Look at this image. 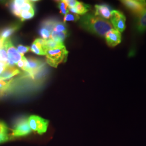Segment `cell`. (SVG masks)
Returning <instances> with one entry per match:
<instances>
[{"label": "cell", "instance_id": "16", "mask_svg": "<svg viewBox=\"0 0 146 146\" xmlns=\"http://www.w3.org/2000/svg\"><path fill=\"white\" fill-rule=\"evenodd\" d=\"M135 29L140 34H143L146 31V11L142 15L136 18Z\"/></svg>", "mask_w": 146, "mask_h": 146}, {"label": "cell", "instance_id": "8", "mask_svg": "<svg viewBox=\"0 0 146 146\" xmlns=\"http://www.w3.org/2000/svg\"><path fill=\"white\" fill-rule=\"evenodd\" d=\"M43 65V64L41 60L35 58H29L27 59L26 67L23 70L33 77L41 69Z\"/></svg>", "mask_w": 146, "mask_h": 146}, {"label": "cell", "instance_id": "22", "mask_svg": "<svg viewBox=\"0 0 146 146\" xmlns=\"http://www.w3.org/2000/svg\"><path fill=\"white\" fill-rule=\"evenodd\" d=\"M58 7L60 9V12L62 15H66L69 13L68 6L64 1H60L58 2Z\"/></svg>", "mask_w": 146, "mask_h": 146}, {"label": "cell", "instance_id": "1", "mask_svg": "<svg viewBox=\"0 0 146 146\" xmlns=\"http://www.w3.org/2000/svg\"><path fill=\"white\" fill-rule=\"evenodd\" d=\"M80 26L84 30L100 37L105 36L113 29L108 20L91 14H85L80 18Z\"/></svg>", "mask_w": 146, "mask_h": 146}, {"label": "cell", "instance_id": "27", "mask_svg": "<svg viewBox=\"0 0 146 146\" xmlns=\"http://www.w3.org/2000/svg\"><path fill=\"white\" fill-rule=\"evenodd\" d=\"M64 2L68 6V8L75 7L78 3V1L75 0H66Z\"/></svg>", "mask_w": 146, "mask_h": 146}, {"label": "cell", "instance_id": "28", "mask_svg": "<svg viewBox=\"0 0 146 146\" xmlns=\"http://www.w3.org/2000/svg\"><path fill=\"white\" fill-rule=\"evenodd\" d=\"M9 66L5 63L0 62V74L2 73Z\"/></svg>", "mask_w": 146, "mask_h": 146}, {"label": "cell", "instance_id": "20", "mask_svg": "<svg viewBox=\"0 0 146 146\" xmlns=\"http://www.w3.org/2000/svg\"><path fill=\"white\" fill-rule=\"evenodd\" d=\"M67 31L64 32H56V31H52L50 38L53 40L57 41V42H63L64 40L67 37Z\"/></svg>", "mask_w": 146, "mask_h": 146}, {"label": "cell", "instance_id": "13", "mask_svg": "<svg viewBox=\"0 0 146 146\" xmlns=\"http://www.w3.org/2000/svg\"><path fill=\"white\" fill-rule=\"evenodd\" d=\"M20 73V71L17 68L12 66H8L0 74V80H8Z\"/></svg>", "mask_w": 146, "mask_h": 146}, {"label": "cell", "instance_id": "24", "mask_svg": "<svg viewBox=\"0 0 146 146\" xmlns=\"http://www.w3.org/2000/svg\"><path fill=\"white\" fill-rule=\"evenodd\" d=\"M80 16L75 14H70L68 13L67 14L65 15L63 18L64 22H66L67 21H73V22H76L80 20Z\"/></svg>", "mask_w": 146, "mask_h": 146}, {"label": "cell", "instance_id": "15", "mask_svg": "<svg viewBox=\"0 0 146 146\" xmlns=\"http://www.w3.org/2000/svg\"><path fill=\"white\" fill-rule=\"evenodd\" d=\"M20 28L19 24H14L7 27L0 31V38L8 39Z\"/></svg>", "mask_w": 146, "mask_h": 146}, {"label": "cell", "instance_id": "2", "mask_svg": "<svg viewBox=\"0 0 146 146\" xmlns=\"http://www.w3.org/2000/svg\"><path fill=\"white\" fill-rule=\"evenodd\" d=\"M68 52L66 47L48 50L46 52V61L50 66L57 68L60 63L65 62L68 57Z\"/></svg>", "mask_w": 146, "mask_h": 146}, {"label": "cell", "instance_id": "29", "mask_svg": "<svg viewBox=\"0 0 146 146\" xmlns=\"http://www.w3.org/2000/svg\"><path fill=\"white\" fill-rule=\"evenodd\" d=\"M3 143V141H2V140H1V139H0V144H1V143Z\"/></svg>", "mask_w": 146, "mask_h": 146}, {"label": "cell", "instance_id": "11", "mask_svg": "<svg viewBox=\"0 0 146 146\" xmlns=\"http://www.w3.org/2000/svg\"><path fill=\"white\" fill-rule=\"evenodd\" d=\"M95 15L101 17L105 20L110 19L112 9L110 5L106 4L95 5Z\"/></svg>", "mask_w": 146, "mask_h": 146}, {"label": "cell", "instance_id": "5", "mask_svg": "<svg viewBox=\"0 0 146 146\" xmlns=\"http://www.w3.org/2000/svg\"><path fill=\"white\" fill-rule=\"evenodd\" d=\"M28 123L31 130L37 131L40 135L45 133L49 125V121L37 115H31L28 117Z\"/></svg>", "mask_w": 146, "mask_h": 146}, {"label": "cell", "instance_id": "21", "mask_svg": "<svg viewBox=\"0 0 146 146\" xmlns=\"http://www.w3.org/2000/svg\"><path fill=\"white\" fill-rule=\"evenodd\" d=\"M34 9H31L30 11H23L21 12L20 19L22 21L31 19L34 17Z\"/></svg>", "mask_w": 146, "mask_h": 146}, {"label": "cell", "instance_id": "9", "mask_svg": "<svg viewBox=\"0 0 146 146\" xmlns=\"http://www.w3.org/2000/svg\"><path fill=\"white\" fill-rule=\"evenodd\" d=\"M5 46L9 59L14 63L15 64H17L22 60L24 55L18 52L17 49H16L11 40L8 38L5 40Z\"/></svg>", "mask_w": 146, "mask_h": 146}, {"label": "cell", "instance_id": "7", "mask_svg": "<svg viewBox=\"0 0 146 146\" xmlns=\"http://www.w3.org/2000/svg\"><path fill=\"white\" fill-rule=\"evenodd\" d=\"M110 19V23L115 29L120 33L125 30L126 19L122 12L119 11H112Z\"/></svg>", "mask_w": 146, "mask_h": 146}, {"label": "cell", "instance_id": "12", "mask_svg": "<svg viewBox=\"0 0 146 146\" xmlns=\"http://www.w3.org/2000/svg\"><path fill=\"white\" fill-rule=\"evenodd\" d=\"M46 40L43 38H36L33 43L31 50L33 52L39 55H46L47 50L45 47Z\"/></svg>", "mask_w": 146, "mask_h": 146}, {"label": "cell", "instance_id": "3", "mask_svg": "<svg viewBox=\"0 0 146 146\" xmlns=\"http://www.w3.org/2000/svg\"><path fill=\"white\" fill-rule=\"evenodd\" d=\"M11 131V136L13 138L24 137L30 134L31 129L29 125L28 117L22 116L16 120Z\"/></svg>", "mask_w": 146, "mask_h": 146}, {"label": "cell", "instance_id": "10", "mask_svg": "<svg viewBox=\"0 0 146 146\" xmlns=\"http://www.w3.org/2000/svg\"><path fill=\"white\" fill-rule=\"evenodd\" d=\"M107 45L110 47H115L121 42V34L115 29H111L105 35Z\"/></svg>", "mask_w": 146, "mask_h": 146}, {"label": "cell", "instance_id": "19", "mask_svg": "<svg viewBox=\"0 0 146 146\" xmlns=\"http://www.w3.org/2000/svg\"><path fill=\"white\" fill-rule=\"evenodd\" d=\"M12 80H0V96L5 94L9 90H10L12 86Z\"/></svg>", "mask_w": 146, "mask_h": 146}, {"label": "cell", "instance_id": "17", "mask_svg": "<svg viewBox=\"0 0 146 146\" xmlns=\"http://www.w3.org/2000/svg\"><path fill=\"white\" fill-rule=\"evenodd\" d=\"M13 139L12 136L9 133V129L7 125L3 121H0V139L3 142L9 141Z\"/></svg>", "mask_w": 146, "mask_h": 146}, {"label": "cell", "instance_id": "26", "mask_svg": "<svg viewBox=\"0 0 146 146\" xmlns=\"http://www.w3.org/2000/svg\"><path fill=\"white\" fill-rule=\"evenodd\" d=\"M31 48L28 46H24L22 45H19L17 48V50L18 52L20 53L22 55H23L24 54L29 52Z\"/></svg>", "mask_w": 146, "mask_h": 146}, {"label": "cell", "instance_id": "18", "mask_svg": "<svg viewBox=\"0 0 146 146\" xmlns=\"http://www.w3.org/2000/svg\"><path fill=\"white\" fill-rule=\"evenodd\" d=\"M63 47H64L63 42H57L51 38L45 41V47L47 51L48 50L55 49Z\"/></svg>", "mask_w": 146, "mask_h": 146}, {"label": "cell", "instance_id": "23", "mask_svg": "<svg viewBox=\"0 0 146 146\" xmlns=\"http://www.w3.org/2000/svg\"><path fill=\"white\" fill-rule=\"evenodd\" d=\"M53 31H56V32L67 31V27H66V25H65V23H63L61 22L57 21L55 26L54 27Z\"/></svg>", "mask_w": 146, "mask_h": 146}, {"label": "cell", "instance_id": "25", "mask_svg": "<svg viewBox=\"0 0 146 146\" xmlns=\"http://www.w3.org/2000/svg\"><path fill=\"white\" fill-rule=\"evenodd\" d=\"M8 61H9V58L8 56L5 46L3 48L0 49V62L5 63L8 64Z\"/></svg>", "mask_w": 146, "mask_h": 146}, {"label": "cell", "instance_id": "4", "mask_svg": "<svg viewBox=\"0 0 146 146\" xmlns=\"http://www.w3.org/2000/svg\"><path fill=\"white\" fill-rule=\"evenodd\" d=\"M123 5L137 17L146 11V1L145 0H122Z\"/></svg>", "mask_w": 146, "mask_h": 146}, {"label": "cell", "instance_id": "14", "mask_svg": "<svg viewBox=\"0 0 146 146\" xmlns=\"http://www.w3.org/2000/svg\"><path fill=\"white\" fill-rule=\"evenodd\" d=\"M90 8V6L85 4L83 2H78V5L74 8H68L69 11H70L73 14L77 15H85Z\"/></svg>", "mask_w": 146, "mask_h": 146}, {"label": "cell", "instance_id": "6", "mask_svg": "<svg viewBox=\"0 0 146 146\" xmlns=\"http://www.w3.org/2000/svg\"><path fill=\"white\" fill-rule=\"evenodd\" d=\"M33 2V1H13L10 5L11 11L14 15L20 18L22 11L34 9Z\"/></svg>", "mask_w": 146, "mask_h": 146}]
</instances>
